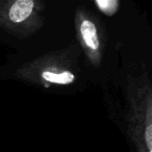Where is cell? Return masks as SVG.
<instances>
[{
  "label": "cell",
  "instance_id": "obj_1",
  "mask_svg": "<svg viewBox=\"0 0 152 152\" xmlns=\"http://www.w3.org/2000/svg\"><path fill=\"white\" fill-rule=\"evenodd\" d=\"M125 95L127 129L135 152H152V86L145 68L128 76Z\"/></svg>",
  "mask_w": 152,
  "mask_h": 152
},
{
  "label": "cell",
  "instance_id": "obj_5",
  "mask_svg": "<svg viewBox=\"0 0 152 152\" xmlns=\"http://www.w3.org/2000/svg\"><path fill=\"white\" fill-rule=\"evenodd\" d=\"M94 3L97 9L107 17L116 15L120 10V1L118 0H96Z\"/></svg>",
  "mask_w": 152,
  "mask_h": 152
},
{
  "label": "cell",
  "instance_id": "obj_3",
  "mask_svg": "<svg viewBox=\"0 0 152 152\" xmlns=\"http://www.w3.org/2000/svg\"><path fill=\"white\" fill-rule=\"evenodd\" d=\"M45 3L40 0H0V28L24 40L44 26Z\"/></svg>",
  "mask_w": 152,
  "mask_h": 152
},
{
  "label": "cell",
  "instance_id": "obj_2",
  "mask_svg": "<svg viewBox=\"0 0 152 152\" xmlns=\"http://www.w3.org/2000/svg\"><path fill=\"white\" fill-rule=\"evenodd\" d=\"M15 77L45 89L73 85L77 79L74 51L57 50L27 61L16 70Z\"/></svg>",
  "mask_w": 152,
  "mask_h": 152
},
{
  "label": "cell",
  "instance_id": "obj_4",
  "mask_svg": "<svg viewBox=\"0 0 152 152\" xmlns=\"http://www.w3.org/2000/svg\"><path fill=\"white\" fill-rule=\"evenodd\" d=\"M76 39L88 61L94 68H99L104 54V34L95 15L85 7H78L74 16Z\"/></svg>",
  "mask_w": 152,
  "mask_h": 152
}]
</instances>
